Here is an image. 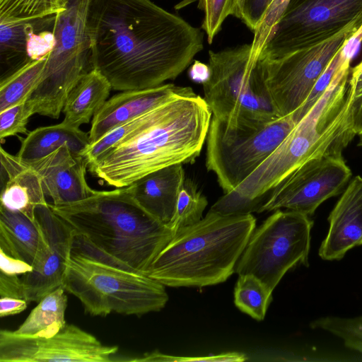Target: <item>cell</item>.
<instances>
[{
    "mask_svg": "<svg viewBox=\"0 0 362 362\" xmlns=\"http://www.w3.org/2000/svg\"><path fill=\"white\" fill-rule=\"evenodd\" d=\"M329 228L319 250L325 260L341 259L362 245V177H354L331 211Z\"/></svg>",
    "mask_w": 362,
    "mask_h": 362,
    "instance_id": "18",
    "label": "cell"
},
{
    "mask_svg": "<svg viewBox=\"0 0 362 362\" xmlns=\"http://www.w3.org/2000/svg\"><path fill=\"white\" fill-rule=\"evenodd\" d=\"M343 48L333 58L327 69L318 79L305 102L300 107L292 113L296 123L308 112L324 94L331 83L337 71L346 59L351 58L343 52Z\"/></svg>",
    "mask_w": 362,
    "mask_h": 362,
    "instance_id": "34",
    "label": "cell"
},
{
    "mask_svg": "<svg viewBox=\"0 0 362 362\" xmlns=\"http://www.w3.org/2000/svg\"><path fill=\"white\" fill-rule=\"evenodd\" d=\"M92 69L115 90L175 79L204 48V34L151 0H89Z\"/></svg>",
    "mask_w": 362,
    "mask_h": 362,
    "instance_id": "1",
    "label": "cell"
},
{
    "mask_svg": "<svg viewBox=\"0 0 362 362\" xmlns=\"http://www.w3.org/2000/svg\"><path fill=\"white\" fill-rule=\"evenodd\" d=\"M362 21V0H288L258 58L310 47Z\"/></svg>",
    "mask_w": 362,
    "mask_h": 362,
    "instance_id": "11",
    "label": "cell"
},
{
    "mask_svg": "<svg viewBox=\"0 0 362 362\" xmlns=\"http://www.w3.org/2000/svg\"><path fill=\"white\" fill-rule=\"evenodd\" d=\"M36 218V217H35ZM48 245L46 235L37 220L0 206V250L33 264Z\"/></svg>",
    "mask_w": 362,
    "mask_h": 362,
    "instance_id": "21",
    "label": "cell"
},
{
    "mask_svg": "<svg viewBox=\"0 0 362 362\" xmlns=\"http://www.w3.org/2000/svg\"><path fill=\"white\" fill-rule=\"evenodd\" d=\"M212 118L204 98L195 93L160 105L155 119L133 137L88 165L107 185L124 187L161 168L193 163L206 139Z\"/></svg>",
    "mask_w": 362,
    "mask_h": 362,
    "instance_id": "2",
    "label": "cell"
},
{
    "mask_svg": "<svg viewBox=\"0 0 362 362\" xmlns=\"http://www.w3.org/2000/svg\"><path fill=\"white\" fill-rule=\"evenodd\" d=\"M29 21H0V62L6 66L4 78L26 64L27 24Z\"/></svg>",
    "mask_w": 362,
    "mask_h": 362,
    "instance_id": "26",
    "label": "cell"
},
{
    "mask_svg": "<svg viewBox=\"0 0 362 362\" xmlns=\"http://www.w3.org/2000/svg\"><path fill=\"white\" fill-rule=\"evenodd\" d=\"M62 286L43 297L22 325L14 332L18 334L49 338L66 325L67 296Z\"/></svg>",
    "mask_w": 362,
    "mask_h": 362,
    "instance_id": "24",
    "label": "cell"
},
{
    "mask_svg": "<svg viewBox=\"0 0 362 362\" xmlns=\"http://www.w3.org/2000/svg\"><path fill=\"white\" fill-rule=\"evenodd\" d=\"M246 359L245 354L236 352L202 357H178L153 351L145 354L141 358H133L132 361H244Z\"/></svg>",
    "mask_w": 362,
    "mask_h": 362,
    "instance_id": "36",
    "label": "cell"
},
{
    "mask_svg": "<svg viewBox=\"0 0 362 362\" xmlns=\"http://www.w3.org/2000/svg\"><path fill=\"white\" fill-rule=\"evenodd\" d=\"M33 105L27 98L24 101L0 112V139L18 134H28L27 124L34 115Z\"/></svg>",
    "mask_w": 362,
    "mask_h": 362,
    "instance_id": "32",
    "label": "cell"
},
{
    "mask_svg": "<svg viewBox=\"0 0 362 362\" xmlns=\"http://www.w3.org/2000/svg\"><path fill=\"white\" fill-rule=\"evenodd\" d=\"M117 351L73 324L49 338L0 331V362H110Z\"/></svg>",
    "mask_w": 362,
    "mask_h": 362,
    "instance_id": "14",
    "label": "cell"
},
{
    "mask_svg": "<svg viewBox=\"0 0 362 362\" xmlns=\"http://www.w3.org/2000/svg\"><path fill=\"white\" fill-rule=\"evenodd\" d=\"M351 177L342 156L308 160L270 190L257 212L284 209L312 216L322 202L340 194Z\"/></svg>",
    "mask_w": 362,
    "mask_h": 362,
    "instance_id": "13",
    "label": "cell"
},
{
    "mask_svg": "<svg viewBox=\"0 0 362 362\" xmlns=\"http://www.w3.org/2000/svg\"><path fill=\"white\" fill-rule=\"evenodd\" d=\"M62 286L93 316H141L160 311L168 300L163 284L122 267L76 233Z\"/></svg>",
    "mask_w": 362,
    "mask_h": 362,
    "instance_id": "6",
    "label": "cell"
},
{
    "mask_svg": "<svg viewBox=\"0 0 362 362\" xmlns=\"http://www.w3.org/2000/svg\"><path fill=\"white\" fill-rule=\"evenodd\" d=\"M0 272L9 275L25 274L33 269L28 263L11 257L0 250Z\"/></svg>",
    "mask_w": 362,
    "mask_h": 362,
    "instance_id": "39",
    "label": "cell"
},
{
    "mask_svg": "<svg viewBox=\"0 0 362 362\" xmlns=\"http://www.w3.org/2000/svg\"><path fill=\"white\" fill-rule=\"evenodd\" d=\"M293 114L266 122L228 126L212 117L206 166L225 193L234 191L278 147L296 124Z\"/></svg>",
    "mask_w": 362,
    "mask_h": 362,
    "instance_id": "9",
    "label": "cell"
},
{
    "mask_svg": "<svg viewBox=\"0 0 362 362\" xmlns=\"http://www.w3.org/2000/svg\"><path fill=\"white\" fill-rule=\"evenodd\" d=\"M313 226V221L303 214L274 211L254 230L235 272L254 275L274 291L289 269L308 265Z\"/></svg>",
    "mask_w": 362,
    "mask_h": 362,
    "instance_id": "10",
    "label": "cell"
},
{
    "mask_svg": "<svg viewBox=\"0 0 362 362\" xmlns=\"http://www.w3.org/2000/svg\"><path fill=\"white\" fill-rule=\"evenodd\" d=\"M111 89L103 75L94 69L90 70L69 93L62 110V122L76 129L89 123L107 100Z\"/></svg>",
    "mask_w": 362,
    "mask_h": 362,
    "instance_id": "22",
    "label": "cell"
},
{
    "mask_svg": "<svg viewBox=\"0 0 362 362\" xmlns=\"http://www.w3.org/2000/svg\"><path fill=\"white\" fill-rule=\"evenodd\" d=\"M362 25L355 23L315 46L274 58H258L257 65L277 117L292 114L305 102L336 54Z\"/></svg>",
    "mask_w": 362,
    "mask_h": 362,
    "instance_id": "12",
    "label": "cell"
},
{
    "mask_svg": "<svg viewBox=\"0 0 362 362\" xmlns=\"http://www.w3.org/2000/svg\"><path fill=\"white\" fill-rule=\"evenodd\" d=\"M185 180L182 164H175L147 174L129 187L139 204L168 226L173 217Z\"/></svg>",
    "mask_w": 362,
    "mask_h": 362,
    "instance_id": "19",
    "label": "cell"
},
{
    "mask_svg": "<svg viewBox=\"0 0 362 362\" xmlns=\"http://www.w3.org/2000/svg\"><path fill=\"white\" fill-rule=\"evenodd\" d=\"M24 162L37 172L45 195L52 199L54 206L83 200L95 191L89 187L86 178V160L66 144L40 158Z\"/></svg>",
    "mask_w": 362,
    "mask_h": 362,
    "instance_id": "16",
    "label": "cell"
},
{
    "mask_svg": "<svg viewBox=\"0 0 362 362\" xmlns=\"http://www.w3.org/2000/svg\"><path fill=\"white\" fill-rule=\"evenodd\" d=\"M243 0H230V15L239 18Z\"/></svg>",
    "mask_w": 362,
    "mask_h": 362,
    "instance_id": "42",
    "label": "cell"
},
{
    "mask_svg": "<svg viewBox=\"0 0 362 362\" xmlns=\"http://www.w3.org/2000/svg\"><path fill=\"white\" fill-rule=\"evenodd\" d=\"M208 65L197 62L192 66L190 76L194 81L203 83L209 76Z\"/></svg>",
    "mask_w": 362,
    "mask_h": 362,
    "instance_id": "41",
    "label": "cell"
},
{
    "mask_svg": "<svg viewBox=\"0 0 362 362\" xmlns=\"http://www.w3.org/2000/svg\"><path fill=\"white\" fill-rule=\"evenodd\" d=\"M0 296L25 299L22 279L0 272Z\"/></svg>",
    "mask_w": 362,
    "mask_h": 362,
    "instance_id": "38",
    "label": "cell"
},
{
    "mask_svg": "<svg viewBox=\"0 0 362 362\" xmlns=\"http://www.w3.org/2000/svg\"><path fill=\"white\" fill-rule=\"evenodd\" d=\"M53 211L74 232L123 268L145 274L174 236L167 226L144 210L129 186L98 191Z\"/></svg>",
    "mask_w": 362,
    "mask_h": 362,
    "instance_id": "3",
    "label": "cell"
},
{
    "mask_svg": "<svg viewBox=\"0 0 362 362\" xmlns=\"http://www.w3.org/2000/svg\"><path fill=\"white\" fill-rule=\"evenodd\" d=\"M312 329H322L340 338L344 345L362 354V315L354 317L326 316L310 324Z\"/></svg>",
    "mask_w": 362,
    "mask_h": 362,
    "instance_id": "31",
    "label": "cell"
},
{
    "mask_svg": "<svg viewBox=\"0 0 362 362\" xmlns=\"http://www.w3.org/2000/svg\"><path fill=\"white\" fill-rule=\"evenodd\" d=\"M197 7L203 11L202 29L211 44L221 29L223 23L230 15V0H195Z\"/></svg>",
    "mask_w": 362,
    "mask_h": 362,
    "instance_id": "33",
    "label": "cell"
},
{
    "mask_svg": "<svg viewBox=\"0 0 362 362\" xmlns=\"http://www.w3.org/2000/svg\"><path fill=\"white\" fill-rule=\"evenodd\" d=\"M160 106V105L118 125L97 141L89 144L81 153L88 163V167L98 158L122 142L133 137L148 126L158 115Z\"/></svg>",
    "mask_w": 362,
    "mask_h": 362,
    "instance_id": "28",
    "label": "cell"
},
{
    "mask_svg": "<svg viewBox=\"0 0 362 362\" xmlns=\"http://www.w3.org/2000/svg\"><path fill=\"white\" fill-rule=\"evenodd\" d=\"M64 144L74 153L81 155L90 144L89 134L63 122L37 127L28 132L16 156L24 161L33 160Z\"/></svg>",
    "mask_w": 362,
    "mask_h": 362,
    "instance_id": "23",
    "label": "cell"
},
{
    "mask_svg": "<svg viewBox=\"0 0 362 362\" xmlns=\"http://www.w3.org/2000/svg\"><path fill=\"white\" fill-rule=\"evenodd\" d=\"M252 214L223 216L209 211L177 231L145 275L170 287H203L226 281L255 229Z\"/></svg>",
    "mask_w": 362,
    "mask_h": 362,
    "instance_id": "5",
    "label": "cell"
},
{
    "mask_svg": "<svg viewBox=\"0 0 362 362\" xmlns=\"http://www.w3.org/2000/svg\"><path fill=\"white\" fill-rule=\"evenodd\" d=\"M251 44L209 52V76L202 83L212 117L228 126L278 117L257 65Z\"/></svg>",
    "mask_w": 362,
    "mask_h": 362,
    "instance_id": "7",
    "label": "cell"
},
{
    "mask_svg": "<svg viewBox=\"0 0 362 362\" xmlns=\"http://www.w3.org/2000/svg\"><path fill=\"white\" fill-rule=\"evenodd\" d=\"M88 3L65 0V8L56 14L54 44L40 83L28 98L35 114L58 119L71 90L90 71L88 67L92 69L86 27Z\"/></svg>",
    "mask_w": 362,
    "mask_h": 362,
    "instance_id": "8",
    "label": "cell"
},
{
    "mask_svg": "<svg viewBox=\"0 0 362 362\" xmlns=\"http://www.w3.org/2000/svg\"><path fill=\"white\" fill-rule=\"evenodd\" d=\"M274 0H243L239 19L255 32L264 20Z\"/></svg>",
    "mask_w": 362,
    "mask_h": 362,
    "instance_id": "37",
    "label": "cell"
},
{
    "mask_svg": "<svg viewBox=\"0 0 362 362\" xmlns=\"http://www.w3.org/2000/svg\"><path fill=\"white\" fill-rule=\"evenodd\" d=\"M25 299L13 297L0 298V317L13 315L24 311L28 307Z\"/></svg>",
    "mask_w": 362,
    "mask_h": 362,
    "instance_id": "40",
    "label": "cell"
},
{
    "mask_svg": "<svg viewBox=\"0 0 362 362\" xmlns=\"http://www.w3.org/2000/svg\"><path fill=\"white\" fill-rule=\"evenodd\" d=\"M207 199L191 180H185L179 192L173 217L168 226L175 233L202 218Z\"/></svg>",
    "mask_w": 362,
    "mask_h": 362,
    "instance_id": "29",
    "label": "cell"
},
{
    "mask_svg": "<svg viewBox=\"0 0 362 362\" xmlns=\"http://www.w3.org/2000/svg\"><path fill=\"white\" fill-rule=\"evenodd\" d=\"M189 86L163 83L156 87L122 90L107 100L92 118L90 144L118 125L142 115L174 97L194 93Z\"/></svg>",
    "mask_w": 362,
    "mask_h": 362,
    "instance_id": "17",
    "label": "cell"
},
{
    "mask_svg": "<svg viewBox=\"0 0 362 362\" xmlns=\"http://www.w3.org/2000/svg\"><path fill=\"white\" fill-rule=\"evenodd\" d=\"M45 60H30L1 80L0 112L30 97L40 83Z\"/></svg>",
    "mask_w": 362,
    "mask_h": 362,
    "instance_id": "25",
    "label": "cell"
},
{
    "mask_svg": "<svg viewBox=\"0 0 362 362\" xmlns=\"http://www.w3.org/2000/svg\"><path fill=\"white\" fill-rule=\"evenodd\" d=\"M272 291L254 275H239L234 303L242 312L257 320H263L272 299Z\"/></svg>",
    "mask_w": 362,
    "mask_h": 362,
    "instance_id": "27",
    "label": "cell"
},
{
    "mask_svg": "<svg viewBox=\"0 0 362 362\" xmlns=\"http://www.w3.org/2000/svg\"><path fill=\"white\" fill-rule=\"evenodd\" d=\"M358 146L362 147V132L358 134Z\"/></svg>",
    "mask_w": 362,
    "mask_h": 362,
    "instance_id": "43",
    "label": "cell"
},
{
    "mask_svg": "<svg viewBox=\"0 0 362 362\" xmlns=\"http://www.w3.org/2000/svg\"><path fill=\"white\" fill-rule=\"evenodd\" d=\"M350 72L349 83L352 90L351 112L354 130L358 135L362 132V59Z\"/></svg>",
    "mask_w": 362,
    "mask_h": 362,
    "instance_id": "35",
    "label": "cell"
},
{
    "mask_svg": "<svg viewBox=\"0 0 362 362\" xmlns=\"http://www.w3.org/2000/svg\"><path fill=\"white\" fill-rule=\"evenodd\" d=\"M35 217L46 235L48 245L23 275L24 297L28 302H39L62 286L70 257L75 232L52 209L49 203L35 209Z\"/></svg>",
    "mask_w": 362,
    "mask_h": 362,
    "instance_id": "15",
    "label": "cell"
},
{
    "mask_svg": "<svg viewBox=\"0 0 362 362\" xmlns=\"http://www.w3.org/2000/svg\"><path fill=\"white\" fill-rule=\"evenodd\" d=\"M65 0H0V21H30L56 15Z\"/></svg>",
    "mask_w": 362,
    "mask_h": 362,
    "instance_id": "30",
    "label": "cell"
},
{
    "mask_svg": "<svg viewBox=\"0 0 362 362\" xmlns=\"http://www.w3.org/2000/svg\"><path fill=\"white\" fill-rule=\"evenodd\" d=\"M0 158L1 170L7 176L1 190V205L35 221L36 207L47 203L40 176L25 162L2 147Z\"/></svg>",
    "mask_w": 362,
    "mask_h": 362,
    "instance_id": "20",
    "label": "cell"
},
{
    "mask_svg": "<svg viewBox=\"0 0 362 362\" xmlns=\"http://www.w3.org/2000/svg\"><path fill=\"white\" fill-rule=\"evenodd\" d=\"M351 59L337 71L331 83L274 152L235 190L250 201L260 199L291 171L308 160L342 156L356 135L351 112Z\"/></svg>",
    "mask_w": 362,
    "mask_h": 362,
    "instance_id": "4",
    "label": "cell"
}]
</instances>
